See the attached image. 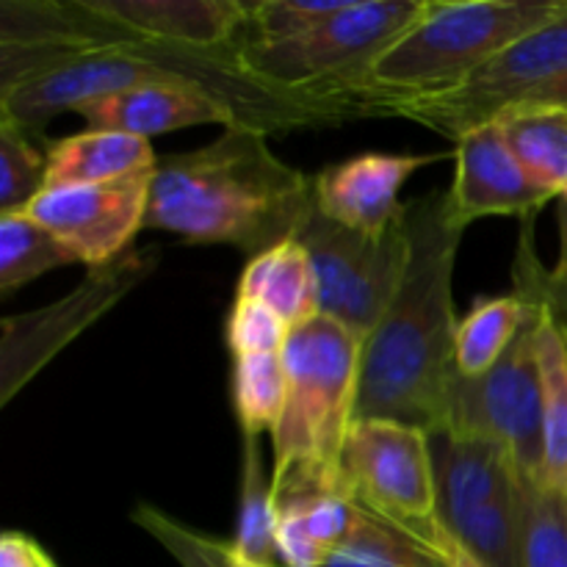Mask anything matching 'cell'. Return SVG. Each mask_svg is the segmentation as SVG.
Listing matches in <instances>:
<instances>
[{"label": "cell", "mask_w": 567, "mask_h": 567, "mask_svg": "<svg viewBox=\"0 0 567 567\" xmlns=\"http://www.w3.org/2000/svg\"><path fill=\"white\" fill-rule=\"evenodd\" d=\"M526 177L551 199L567 194V111L515 105L496 120Z\"/></svg>", "instance_id": "20"}, {"label": "cell", "mask_w": 567, "mask_h": 567, "mask_svg": "<svg viewBox=\"0 0 567 567\" xmlns=\"http://www.w3.org/2000/svg\"><path fill=\"white\" fill-rule=\"evenodd\" d=\"M155 172L111 183L44 188L22 214L59 238L75 264L103 269L144 230Z\"/></svg>", "instance_id": "13"}, {"label": "cell", "mask_w": 567, "mask_h": 567, "mask_svg": "<svg viewBox=\"0 0 567 567\" xmlns=\"http://www.w3.org/2000/svg\"><path fill=\"white\" fill-rule=\"evenodd\" d=\"M518 105H532V109H565L567 111V72L563 78H557V81H551V83H546L543 89H537V92L529 94L526 100H520Z\"/></svg>", "instance_id": "34"}, {"label": "cell", "mask_w": 567, "mask_h": 567, "mask_svg": "<svg viewBox=\"0 0 567 567\" xmlns=\"http://www.w3.org/2000/svg\"><path fill=\"white\" fill-rule=\"evenodd\" d=\"M286 391L282 352L233 360L230 399L241 435H271L286 408Z\"/></svg>", "instance_id": "24"}, {"label": "cell", "mask_w": 567, "mask_h": 567, "mask_svg": "<svg viewBox=\"0 0 567 567\" xmlns=\"http://www.w3.org/2000/svg\"><path fill=\"white\" fill-rule=\"evenodd\" d=\"M75 114L86 122V127L120 131L142 138L197 125H241L238 114L225 100L214 97L205 89L186 86V83H144V86L92 100L81 105Z\"/></svg>", "instance_id": "16"}, {"label": "cell", "mask_w": 567, "mask_h": 567, "mask_svg": "<svg viewBox=\"0 0 567 567\" xmlns=\"http://www.w3.org/2000/svg\"><path fill=\"white\" fill-rule=\"evenodd\" d=\"M0 567H59L33 537L22 532H6L0 537Z\"/></svg>", "instance_id": "33"}, {"label": "cell", "mask_w": 567, "mask_h": 567, "mask_svg": "<svg viewBox=\"0 0 567 567\" xmlns=\"http://www.w3.org/2000/svg\"><path fill=\"white\" fill-rule=\"evenodd\" d=\"M565 11L567 0H426L421 20L347 89L343 103L360 116H385L399 103L452 92Z\"/></svg>", "instance_id": "5"}, {"label": "cell", "mask_w": 567, "mask_h": 567, "mask_svg": "<svg viewBox=\"0 0 567 567\" xmlns=\"http://www.w3.org/2000/svg\"><path fill=\"white\" fill-rule=\"evenodd\" d=\"M61 266H75L70 249L25 214L0 216V293L11 297Z\"/></svg>", "instance_id": "25"}, {"label": "cell", "mask_w": 567, "mask_h": 567, "mask_svg": "<svg viewBox=\"0 0 567 567\" xmlns=\"http://www.w3.org/2000/svg\"><path fill=\"white\" fill-rule=\"evenodd\" d=\"M454 221L468 230L485 216L535 219L551 197L526 177L496 122L465 133L454 144V181L446 188Z\"/></svg>", "instance_id": "15"}, {"label": "cell", "mask_w": 567, "mask_h": 567, "mask_svg": "<svg viewBox=\"0 0 567 567\" xmlns=\"http://www.w3.org/2000/svg\"><path fill=\"white\" fill-rule=\"evenodd\" d=\"M144 83H186L225 100L241 125L275 133L330 127L354 120L338 105L308 103L269 92L249 81L238 64L236 44L227 50H188L147 39L97 33L78 44V53L53 61L48 70L0 92V116L44 136V127L61 114H75L81 105Z\"/></svg>", "instance_id": "2"}, {"label": "cell", "mask_w": 567, "mask_h": 567, "mask_svg": "<svg viewBox=\"0 0 567 567\" xmlns=\"http://www.w3.org/2000/svg\"><path fill=\"white\" fill-rule=\"evenodd\" d=\"M48 188V153L9 116H0V216L22 214Z\"/></svg>", "instance_id": "28"}, {"label": "cell", "mask_w": 567, "mask_h": 567, "mask_svg": "<svg viewBox=\"0 0 567 567\" xmlns=\"http://www.w3.org/2000/svg\"><path fill=\"white\" fill-rule=\"evenodd\" d=\"M426 0H349L347 9L313 31L280 42L244 37L236 42L241 72L269 92L308 103L338 105L347 89L421 20Z\"/></svg>", "instance_id": "6"}, {"label": "cell", "mask_w": 567, "mask_h": 567, "mask_svg": "<svg viewBox=\"0 0 567 567\" xmlns=\"http://www.w3.org/2000/svg\"><path fill=\"white\" fill-rule=\"evenodd\" d=\"M131 518L153 540H158L181 567H258L247 563L236 551L233 540H216V537L199 535L197 529L181 524L172 515H166L164 509H155L150 504H138Z\"/></svg>", "instance_id": "29"}, {"label": "cell", "mask_w": 567, "mask_h": 567, "mask_svg": "<svg viewBox=\"0 0 567 567\" xmlns=\"http://www.w3.org/2000/svg\"><path fill=\"white\" fill-rule=\"evenodd\" d=\"M554 271H567V194L559 199V258Z\"/></svg>", "instance_id": "36"}, {"label": "cell", "mask_w": 567, "mask_h": 567, "mask_svg": "<svg viewBox=\"0 0 567 567\" xmlns=\"http://www.w3.org/2000/svg\"><path fill=\"white\" fill-rule=\"evenodd\" d=\"M288 336H291V327L264 302L241 297L233 299L225 327L233 360L252 358V354H280L286 349Z\"/></svg>", "instance_id": "32"}, {"label": "cell", "mask_w": 567, "mask_h": 567, "mask_svg": "<svg viewBox=\"0 0 567 567\" xmlns=\"http://www.w3.org/2000/svg\"><path fill=\"white\" fill-rule=\"evenodd\" d=\"M349 0H258L249 3V22L244 37L258 42L302 37L321 22L347 9Z\"/></svg>", "instance_id": "31"}, {"label": "cell", "mask_w": 567, "mask_h": 567, "mask_svg": "<svg viewBox=\"0 0 567 567\" xmlns=\"http://www.w3.org/2000/svg\"><path fill=\"white\" fill-rule=\"evenodd\" d=\"M524 567H567V491L524 476Z\"/></svg>", "instance_id": "27"}, {"label": "cell", "mask_w": 567, "mask_h": 567, "mask_svg": "<svg viewBox=\"0 0 567 567\" xmlns=\"http://www.w3.org/2000/svg\"><path fill=\"white\" fill-rule=\"evenodd\" d=\"M44 153H48V188L122 181V177L155 172L161 161L150 138L120 131H97V127L44 142Z\"/></svg>", "instance_id": "17"}, {"label": "cell", "mask_w": 567, "mask_h": 567, "mask_svg": "<svg viewBox=\"0 0 567 567\" xmlns=\"http://www.w3.org/2000/svg\"><path fill=\"white\" fill-rule=\"evenodd\" d=\"M537 365L543 388V471L540 480L567 491V343L540 308Z\"/></svg>", "instance_id": "23"}, {"label": "cell", "mask_w": 567, "mask_h": 567, "mask_svg": "<svg viewBox=\"0 0 567 567\" xmlns=\"http://www.w3.org/2000/svg\"><path fill=\"white\" fill-rule=\"evenodd\" d=\"M158 264L155 252H127L103 269H89V277L59 302L39 313L9 316L3 321V369H0V402L9 404L14 393L33 380L48 360H53L86 327L109 313L136 282Z\"/></svg>", "instance_id": "12"}, {"label": "cell", "mask_w": 567, "mask_h": 567, "mask_svg": "<svg viewBox=\"0 0 567 567\" xmlns=\"http://www.w3.org/2000/svg\"><path fill=\"white\" fill-rule=\"evenodd\" d=\"M293 238L305 244L316 266L321 316L369 338L402 282L408 264L404 219L385 236H363L327 219L313 203Z\"/></svg>", "instance_id": "10"}, {"label": "cell", "mask_w": 567, "mask_h": 567, "mask_svg": "<svg viewBox=\"0 0 567 567\" xmlns=\"http://www.w3.org/2000/svg\"><path fill=\"white\" fill-rule=\"evenodd\" d=\"M365 338L316 316L282 349L286 408L271 432V487L277 504L302 496H347L343 452L358 424Z\"/></svg>", "instance_id": "4"}, {"label": "cell", "mask_w": 567, "mask_h": 567, "mask_svg": "<svg viewBox=\"0 0 567 567\" xmlns=\"http://www.w3.org/2000/svg\"><path fill=\"white\" fill-rule=\"evenodd\" d=\"M437 515L485 567H524V474L496 443L430 432Z\"/></svg>", "instance_id": "7"}, {"label": "cell", "mask_w": 567, "mask_h": 567, "mask_svg": "<svg viewBox=\"0 0 567 567\" xmlns=\"http://www.w3.org/2000/svg\"><path fill=\"white\" fill-rule=\"evenodd\" d=\"M529 302L515 291L482 297L457 324V369L463 377H482L504 358L529 319Z\"/></svg>", "instance_id": "22"}, {"label": "cell", "mask_w": 567, "mask_h": 567, "mask_svg": "<svg viewBox=\"0 0 567 567\" xmlns=\"http://www.w3.org/2000/svg\"><path fill=\"white\" fill-rule=\"evenodd\" d=\"M236 297L264 302L291 330L321 316L319 277L299 238H288L252 255L238 277Z\"/></svg>", "instance_id": "18"}, {"label": "cell", "mask_w": 567, "mask_h": 567, "mask_svg": "<svg viewBox=\"0 0 567 567\" xmlns=\"http://www.w3.org/2000/svg\"><path fill=\"white\" fill-rule=\"evenodd\" d=\"M324 567H446L435 548L358 507L349 540Z\"/></svg>", "instance_id": "26"}, {"label": "cell", "mask_w": 567, "mask_h": 567, "mask_svg": "<svg viewBox=\"0 0 567 567\" xmlns=\"http://www.w3.org/2000/svg\"><path fill=\"white\" fill-rule=\"evenodd\" d=\"M513 291L540 305L567 343V271L543 266L535 249V219L520 221L518 247L513 258Z\"/></svg>", "instance_id": "30"}, {"label": "cell", "mask_w": 567, "mask_h": 567, "mask_svg": "<svg viewBox=\"0 0 567 567\" xmlns=\"http://www.w3.org/2000/svg\"><path fill=\"white\" fill-rule=\"evenodd\" d=\"M343 491L365 513L437 551L443 524L426 430L385 419H358L343 452Z\"/></svg>", "instance_id": "8"}, {"label": "cell", "mask_w": 567, "mask_h": 567, "mask_svg": "<svg viewBox=\"0 0 567 567\" xmlns=\"http://www.w3.org/2000/svg\"><path fill=\"white\" fill-rule=\"evenodd\" d=\"M277 507L271 468L258 435H241V487H238V518L233 546L247 563L258 567H280L277 554Z\"/></svg>", "instance_id": "21"}, {"label": "cell", "mask_w": 567, "mask_h": 567, "mask_svg": "<svg viewBox=\"0 0 567 567\" xmlns=\"http://www.w3.org/2000/svg\"><path fill=\"white\" fill-rule=\"evenodd\" d=\"M280 567H324L347 546L358 504L347 496H302L277 504Z\"/></svg>", "instance_id": "19"}, {"label": "cell", "mask_w": 567, "mask_h": 567, "mask_svg": "<svg viewBox=\"0 0 567 567\" xmlns=\"http://www.w3.org/2000/svg\"><path fill=\"white\" fill-rule=\"evenodd\" d=\"M565 72L567 11L509 44L463 86L437 94V97L399 103L388 109L385 116H402L457 144L465 133L493 122L498 114L535 94L537 89L563 78Z\"/></svg>", "instance_id": "11"}, {"label": "cell", "mask_w": 567, "mask_h": 567, "mask_svg": "<svg viewBox=\"0 0 567 567\" xmlns=\"http://www.w3.org/2000/svg\"><path fill=\"white\" fill-rule=\"evenodd\" d=\"M441 153H363L330 164L313 177V203L327 219L363 236H385L402 225V188Z\"/></svg>", "instance_id": "14"}, {"label": "cell", "mask_w": 567, "mask_h": 567, "mask_svg": "<svg viewBox=\"0 0 567 567\" xmlns=\"http://www.w3.org/2000/svg\"><path fill=\"white\" fill-rule=\"evenodd\" d=\"M437 554H441L446 567H485L480 559L474 557V554L465 551V548L460 546L452 535H449L446 526H443V535H441V540H437Z\"/></svg>", "instance_id": "35"}, {"label": "cell", "mask_w": 567, "mask_h": 567, "mask_svg": "<svg viewBox=\"0 0 567 567\" xmlns=\"http://www.w3.org/2000/svg\"><path fill=\"white\" fill-rule=\"evenodd\" d=\"M264 131L233 125L155 166L144 230L188 244H227L249 258L297 236L313 205V177L277 158Z\"/></svg>", "instance_id": "3"}, {"label": "cell", "mask_w": 567, "mask_h": 567, "mask_svg": "<svg viewBox=\"0 0 567 567\" xmlns=\"http://www.w3.org/2000/svg\"><path fill=\"white\" fill-rule=\"evenodd\" d=\"M520 297V293H518ZM526 299V297H524ZM529 302L524 330L504 358L482 377L454 380L441 430L485 437L515 460L524 476L543 471V388L537 365L540 305ZM437 430V432H441Z\"/></svg>", "instance_id": "9"}, {"label": "cell", "mask_w": 567, "mask_h": 567, "mask_svg": "<svg viewBox=\"0 0 567 567\" xmlns=\"http://www.w3.org/2000/svg\"><path fill=\"white\" fill-rule=\"evenodd\" d=\"M408 264L377 330L365 338L358 419H385L437 432L457 369L454 264L465 227L446 192L408 199Z\"/></svg>", "instance_id": "1"}]
</instances>
